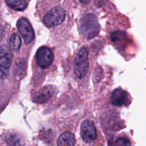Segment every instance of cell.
Listing matches in <instances>:
<instances>
[{"label":"cell","instance_id":"6da1fadb","mask_svg":"<svg viewBox=\"0 0 146 146\" xmlns=\"http://www.w3.org/2000/svg\"><path fill=\"white\" fill-rule=\"evenodd\" d=\"M99 24L93 14H86L81 19V31L88 38L95 36L99 31Z\"/></svg>","mask_w":146,"mask_h":146},{"label":"cell","instance_id":"7a4b0ae2","mask_svg":"<svg viewBox=\"0 0 146 146\" xmlns=\"http://www.w3.org/2000/svg\"><path fill=\"white\" fill-rule=\"evenodd\" d=\"M66 11L60 6H54L44 15L43 22L48 28L56 27L64 21Z\"/></svg>","mask_w":146,"mask_h":146},{"label":"cell","instance_id":"3957f363","mask_svg":"<svg viewBox=\"0 0 146 146\" xmlns=\"http://www.w3.org/2000/svg\"><path fill=\"white\" fill-rule=\"evenodd\" d=\"M89 66L88 63V52L86 48L83 47L78 52L74 62V71L78 78H84L87 74Z\"/></svg>","mask_w":146,"mask_h":146},{"label":"cell","instance_id":"277c9868","mask_svg":"<svg viewBox=\"0 0 146 146\" xmlns=\"http://www.w3.org/2000/svg\"><path fill=\"white\" fill-rule=\"evenodd\" d=\"M12 56L6 46H0V79L7 78L11 66Z\"/></svg>","mask_w":146,"mask_h":146},{"label":"cell","instance_id":"5b68a950","mask_svg":"<svg viewBox=\"0 0 146 146\" xmlns=\"http://www.w3.org/2000/svg\"><path fill=\"white\" fill-rule=\"evenodd\" d=\"M54 60V54L51 50L46 46L39 48L36 54V61L38 66L46 68L51 65Z\"/></svg>","mask_w":146,"mask_h":146},{"label":"cell","instance_id":"8992f818","mask_svg":"<svg viewBox=\"0 0 146 146\" xmlns=\"http://www.w3.org/2000/svg\"><path fill=\"white\" fill-rule=\"evenodd\" d=\"M81 136L86 143H92L96 139V130L94 122L86 120L81 125Z\"/></svg>","mask_w":146,"mask_h":146},{"label":"cell","instance_id":"52a82bcc","mask_svg":"<svg viewBox=\"0 0 146 146\" xmlns=\"http://www.w3.org/2000/svg\"><path fill=\"white\" fill-rule=\"evenodd\" d=\"M17 29L22 36L26 44H29L34 38V32L29 21L25 18H21L17 21Z\"/></svg>","mask_w":146,"mask_h":146},{"label":"cell","instance_id":"ba28073f","mask_svg":"<svg viewBox=\"0 0 146 146\" xmlns=\"http://www.w3.org/2000/svg\"><path fill=\"white\" fill-rule=\"evenodd\" d=\"M55 93V87L53 86H46L37 91L34 97V101L38 104L46 102Z\"/></svg>","mask_w":146,"mask_h":146},{"label":"cell","instance_id":"9c48e42d","mask_svg":"<svg viewBox=\"0 0 146 146\" xmlns=\"http://www.w3.org/2000/svg\"><path fill=\"white\" fill-rule=\"evenodd\" d=\"M128 99V96L126 91L121 88H116L111 95V104L118 106L125 105Z\"/></svg>","mask_w":146,"mask_h":146},{"label":"cell","instance_id":"30bf717a","mask_svg":"<svg viewBox=\"0 0 146 146\" xmlns=\"http://www.w3.org/2000/svg\"><path fill=\"white\" fill-rule=\"evenodd\" d=\"M57 145L61 146L74 145H75V137L74 134L69 132H66L61 134L58 138Z\"/></svg>","mask_w":146,"mask_h":146},{"label":"cell","instance_id":"8fae6325","mask_svg":"<svg viewBox=\"0 0 146 146\" xmlns=\"http://www.w3.org/2000/svg\"><path fill=\"white\" fill-rule=\"evenodd\" d=\"M7 5L16 11H23L28 5V0H5Z\"/></svg>","mask_w":146,"mask_h":146},{"label":"cell","instance_id":"7c38bea8","mask_svg":"<svg viewBox=\"0 0 146 146\" xmlns=\"http://www.w3.org/2000/svg\"><path fill=\"white\" fill-rule=\"evenodd\" d=\"M21 38L18 34H16V33L11 34L9 41L11 49L14 50V51H18L21 47Z\"/></svg>","mask_w":146,"mask_h":146},{"label":"cell","instance_id":"4fadbf2b","mask_svg":"<svg viewBox=\"0 0 146 146\" xmlns=\"http://www.w3.org/2000/svg\"><path fill=\"white\" fill-rule=\"evenodd\" d=\"M7 143L8 145H21V141L20 138H19L18 135H9L7 138Z\"/></svg>","mask_w":146,"mask_h":146},{"label":"cell","instance_id":"5bb4252c","mask_svg":"<svg viewBox=\"0 0 146 146\" xmlns=\"http://www.w3.org/2000/svg\"><path fill=\"white\" fill-rule=\"evenodd\" d=\"M116 145H130L131 143L128 139L125 138H119L116 140Z\"/></svg>","mask_w":146,"mask_h":146}]
</instances>
